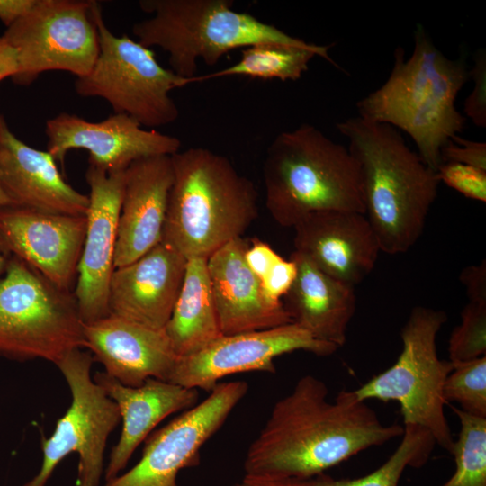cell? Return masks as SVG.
<instances>
[{
	"label": "cell",
	"mask_w": 486,
	"mask_h": 486,
	"mask_svg": "<svg viewBox=\"0 0 486 486\" xmlns=\"http://www.w3.org/2000/svg\"><path fill=\"white\" fill-rule=\"evenodd\" d=\"M328 395L322 380L306 374L274 403L247 451L244 481L308 479L402 436L403 426L383 424L354 391Z\"/></svg>",
	"instance_id": "1"
},
{
	"label": "cell",
	"mask_w": 486,
	"mask_h": 486,
	"mask_svg": "<svg viewBox=\"0 0 486 486\" xmlns=\"http://www.w3.org/2000/svg\"><path fill=\"white\" fill-rule=\"evenodd\" d=\"M361 173L364 215L389 255L409 251L421 237L439 185L394 127L359 116L337 124Z\"/></svg>",
	"instance_id": "2"
},
{
	"label": "cell",
	"mask_w": 486,
	"mask_h": 486,
	"mask_svg": "<svg viewBox=\"0 0 486 486\" xmlns=\"http://www.w3.org/2000/svg\"><path fill=\"white\" fill-rule=\"evenodd\" d=\"M469 78L465 59L446 57L418 24L410 58L396 48L388 79L356 104L358 116L406 132L424 163L436 171L442 148L464 127L455 100Z\"/></svg>",
	"instance_id": "3"
},
{
	"label": "cell",
	"mask_w": 486,
	"mask_h": 486,
	"mask_svg": "<svg viewBox=\"0 0 486 486\" xmlns=\"http://www.w3.org/2000/svg\"><path fill=\"white\" fill-rule=\"evenodd\" d=\"M174 180L162 242L186 259H207L242 235L258 217L254 183L207 148L171 156Z\"/></svg>",
	"instance_id": "4"
},
{
	"label": "cell",
	"mask_w": 486,
	"mask_h": 486,
	"mask_svg": "<svg viewBox=\"0 0 486 486\" xmlns=\"http://www.w3.org/2000/svg\"><path fill=\"white\" fill-rule=\"evenodd\" d=\"M262 172L266 209L283 227L293 228L318 212L364 214L356 160L311 124L279 133L266 150Z\"/></svg>",
	"instance_id": "5"
},
{
	"label": "cell",
	"mask_w": 486,
	"mask_h": 486,
	"mask_svg": "<svg viewBox=\"0 0 486 486\" xmlns=\"http://www.w3.org/2000/svg\"><path fill=\"white\" fill-rule=\"evenodd\" d=\"M232 0H141L150 17L132 25L142 45L168 54L171 70L181 77L196 76L197 61L214 66L228 52L261 42L296 47L312 43L232 8Z\"/></svg>",
	"instance_id": "6"
},
{
	"label": "cell",
	"mask_w": 486,
	"mask_h": 486,
	"mask_svg": "<svg viewBox=\"0 0 486 486\" xmlns=\"http://www.w3.org/2000/svg\"><path fill=\"white\" fill-rule=\"evenodd\" d=\"M84 321L72 292L15 256L0 277V356L57 364L85 347Z\"/></svg>",
	"instance_id": "7"
},
{
	"label": "cell",
	"mask_w": 486,
	"mask_h": 486,
	"mask_svg": "<svg viewBox=\"0 0 486 486\" xmlns=\"http://www.w3.org/2000/svg\"><path fill=\"white\" fill-rule=\"evenodd\" d=\"M446 320L443 310L414 307L401 328L402 348L395 363L354 392L363 401L398 402L403 426L424 428L450 453L454 439L445 414L444 385L454 364L439 358L436 343Z\"/></svg>",
	"instance_id": "8"
},
{
	"label": "cell",
	"mask_w": 486,
	"mask_h": 486,
	"mask_svg": "<svg viewBox=\"0 0 486 486\" xmlns=\"http://www.w3.org/2000/svg\"><path fill=\"white\" fill-rule=\"evenodd\" d=\"M99 54L90 72L77 77L75 90L82 97H99L112 108L137 121L143 128L170 124L179 109L170 95L176 88L194 83L165 68L154 52L124 34L114 35L107 27L100 4L92 2Z\"/></svg>",
	"instance_id": "9"
},
{
	"label": "cell",
	"mask_w": 486,
	"mask_h": 486,
	"mask_svg": "<svg viewBox=\"0 0 486 486\" xmlns=\"http://www.w3.org/2000/svg\"><path fill=\"white\" fill-rule=\"evenodd\" d=\"M93 356L77 348L56 365L72 397L52 435L42 442L43 459L39 472L22 486H46L58 464L68 454H78L76 486H98L104 472L107 439L121 421L117 404L91 377Z\"/></svg>",
	"instance_id": "10"
},
{
	"label": "cell",
	"mask_w": 486,
	"mask_h": 486,
	"mask_svg": "<svg viewBox=\"0 0 486 486\" xmlns=\"http://www.w3.org/2000/svg\"><path fill=\"white\" fill-rule=\"evenodd\" d=\"M92 0H37L2 37L14 49V84L28 86L42 73L87 75L99 54Z\"/></svg>",
	"instance_id": "11"
},
{
	"label": "cell",
	"mask_w": 486,
	"mask_h": 486,
	"mask_svg": "<svg viewBox=\"0 0 486 486\" xmlns=\"http://www.w3.org/2000/svg\"><path fill=\"white\" fill-rule=\"evenodd\" d=\"M243 381L219 382L210 395L146 438L140 461L104 486H178L177 475L200 463L202 446L244 398Z\"/></svg>",
	"instance_id": "12"
},
{
	"label": "cell",
	"mask_w": 486,
	"mask_h": 486,
	"mask_svg": "<svg viewBox=\"0 0 486 486\" xmlns=\"http://www.w3.org/2000/svg\"><path fill=\"white\" fill-rule=\"evenodd\" d=\"M338 349L334 345L316 339L293 322L223 335L202 350L180 356L168 382L211 392L218 381L228 375L251 371L274 374V359L279 356L306 351L328 356Z\"/></svg>",
	"instance_id": "13"
},
{
	"label": "cell",
	"mask_w": 486,
	"mask_h": 486,
	"mask_svg": "<svg viewBox=\"0 0 486 486\" xmlns=\"http://www.w3.org/2000/svg\"><path fill=\"white\" fill-rule=\"evenodd\" d=\"M45 133L47 151L56 162L63 165L68 151L85 149L89 152V165L107 173L124 171L139 159L172 156L181 147L178 138L145 129L122 113L92 122L60 112L46 122Z\"/></svg>",
	"instance_id": "14"
},
{
	"label": "cell",
	"mask_w": 486,
	"mask_h": 486,
	"mask_svg": "<svg viewBox=\"0 0 486 486\" xmlns=\"http://www.w3.org/2000/svg\"><path fill=\"white\" fill-rule=\"evenodd\" d=\"M86 231V216L0 207V252L15 256L57 287L71 292Z\"/></svg>",
	"instance_id": "15"
},
{
	"label": "cell",
	"mask_w": 486,
	"mask_h": 486,
	"mask_svg": "<svg viewBox=\"0 0 486 486\" xmlns=\"http://www.w3.org/2000/svg\"><path fill=\"white\" fill-rule=\"evenodd\" d=\"M124 172L107 173L89 165L86 173L89 207L73 292L84 323L110 314L109 284L114 270Z\"/></svg>",
	"instance_id": "16"
},
{
	"label": "cell",
	"mask_w": 486,
	"mask_h": 486,
	"mask_svg": "<svg viewBox=\"0 0 486 486\" xmlns=\"http://www.w3.org/2000/svg\"><path fill=\"white\" fill-rule=\"evenodd\" d=\"M293 230L294 251L320 271L354 287L373 271L381 252L377 237L362 212H313Z\"/></svg>",
	"instance_id": "17"
},
{
	"label": "cell",
	"mask_w": 486,
	"mask_h": 486,
	"mask_svg": "<svg viewBox=\"0 0 486 486\" xmlns=\"http://www.w3.org/2000/svg\"><path fill=\"white\" fill-rule=\"evenodd\" d=\"M85 347L105 373L130 387L148 378L169 381L179 356L165 330L109 314L84 324Z\"/></svg>",
	"instance_id": "18"
},
{
	"label": "cell",
	"mask_w": 486,
	"mask_h": 486,
	"mask_svg": "<svg viewBox=\"0 0 486 486\" xmlns=\"http://www.w3.org/2000/svg\"><path fill=\"white\" fill-rule=\"evenodd\" d=\"M187 259L160 242L135 261L114 268L109 284L110 314L165 328L184 281Z\"/></svg>",
	"instance_id": "19"
},
{
	"label": "cell",
	"mask_w": 486,
	"mask_h": 486,
	"mask_svg": "<svg viewBox=\"0 0 486 486\" xmlns=\"http://www.w3.org/2000/svg\"><path fill=\"white\" fill-rule=\"evenodd\" d=\"M0 184L18 206L55 214L86 216L89 198L74 189L46 150L18 139L0 113Z\"/></svg>",
	"instance_id": "20"
},
{
	"label": "cell",
	"mask_w": 486,
	"mask_h": 486,
	"mask_svg": "<svg viewBox=\"0 0 486 486\" xmlns=\"http://www.w3.org/2000/svg\"><path fill=\"white\" fill-rule=\"evenodd\" d=\"M173 180L171 156L139 159L126 168L114 268L135 261L162 241Z\"/></svg>",
	"instance_id": "21"
},
{
	"label": "cell",
	"mask_w": 486,
	"mask_h": 486,
	"mask_svg": "<svg viewBox=\"0 0 486 486\" xmlns=\"http://www.w3.org/2000/svg\"><path fill=\"white\" fill-rule=\"evenodd\" d=\"M248 241L238 238L207 258V269L223 335L271 328L292 322L284 302L274 303L245 259Z\"/></svg>",
	"instance_id": "22"
},
{
	"label": "cell",
	"mask_w": 486,
	"mask_h": 486,
	"mask_svg": "<svg viewBox=\"0 0 486 486\" xmlns=\"http://www.w3.org/2000/svg\"><path fill=\"white\" fill-rule=\"evenodd\" d=\"M94 380L117 404L122 421L119 441L111 451L104 472L105 481L119 475L159 422L173 413L193 408L199 397L196 389L156 378H148L139 387L123 385L105 372L96 373Z\"/></svg>",
	"instance_id": "23"
},
{
	"label": "cell",
	"mask_w": 486,
	"mask_h": 486,
	"mask_svg": "<svg viewBox=\"0 0 486 486\" xmlns=\"http://www.w3.org/2000/svg\"><path fill=\"white\" fill-rule=\"evenodd\" d=\"M290 258L297 271L283 302L292 322L339 348L356 312L355 287L320 271L296 251Z\"/></svg>",
	"instance_id": "24"
},
{
	"label": "cell",
	"mask_w": 486,
	"mask_h": 486,
	"mask_svg": "<svg viewBox=\"0 0 486 486\" xmlns=\"http://www.w3.org/2000/svg\"><path fill=\"white\" fill-rule=\"evenodd\" d=\"M165 330L179 357L194 354L223 336L207 259H187L182 287Z\"/></svg>",
	"instance_id": "25"
},
{
	"label": "cell",
	"mask_w": 486,
	"mask_h": 486,
	"mask_svg": "<svg viewBox=\"0 0 486 486\" xmlns=\"http://www.w3.org/2000/svg\"><path fill=\"white\" fill-rule=\"evenodd\" d=\"M329 47L313 43L309 47L273 42L253 44L242 50L239 60L234 65L208 75L195 76L194 83L231 76L295 81L308 70L316 56L337 66L328 55Z\"/></svg>",
	"instance_id": "26"
},
{
	"label": "cell",
	"mask_w": 486,
	"mask_h": 486,
	"mask_svg": "<svg viewBox=\"0 0 486 486\" xmlns=\"http://www.w3.org/2000/svg\"><path fill=\"white\" fill-rule=\"evenodd\" d=\"M403 428L401 440L391 456L377 469L364 476L335 479L323 472L303 480L248 483L254 486H398L406 468L425 465L436 445L433 436L424 428L417 425Z\"/></svg>",
	"instance_id": "27"
},
{
	"label": "cell",
	"mask_w": 486,
	"mask_h": 486,
	"mask_svg": "<svg viewBox=\"0 0 486 486\" xmlns=\"http://www.w3.org/2000/svg\"><path fill=\"white\" fill-rule=\"evenodd\" d=\"M460 429L449 454L455 470L440 486H486V418L476 417L452 407Z\"/></svg>",
	"instance_id": "28"
},
{
	"label": "cell",
	"mask_w": 486,
	"mask_h": 486,
	"mask_svg": "<svg viewBox=\"0 0 486 486\" xmlns=\"http://www.w3.org/2000/svg\"><path fill=\"white\" fill-rule=\"evenodd\" d=\"M453 364L444 385L446 403L457 402L462 411L486 418V356Z\"/></svg>",
	"instance_id": "29"
},
{
	"label": "cell",
	"mask_w": 486,
	"mask_h": 486,
	"mask_svg": "<svg viewBox=\"0 0 486 486\" xmlns=\"http://www.w3.org/2000/svg\"><path fill=\"white\" fill-rule=\"evenodd\" d=\"M452 363L486 356V300H469L461 322L452 331L448 344Z\"/></svg>",
	"instance_id": "30"
},
{
	"label": "cell",
	"mask_w": 486,
	"mask_h": 486,
	"mask_svg": "<svg viewBox=\"0 0 486 486\" xmlns=\"http://www.w3.org/2000/svg\"><path fill=\"white\" fill-rule=\"evenodd\" d=\"M444 183L466 198L486 202V171L458 163H442L436 171Z\"/></svg>",
	"instance_id": "31"
},
{
	"label": "cell",
	"mask_w": 486,
	"mask_h": 486,
	"mask_svg": "<svg viewBox=\"0 0 486 486\" xmlns=\"http://www.w3.org/2000/svg\"><path fill=\"white\" fill-rule=\"evenodd\" d=\"M474 86L464 103V113L478 127H486V51L479 49L470 69Z\"/></svg>",
	"instance_id": "32"
},
{
	"label": "cell",
	"mask_w": 486,
	"mask_h": 486,
	"mask_svg": "<svg viewBox=\"0 0 486 486\" xmlns=\"http://www.w3.org/2000/svg\"><path fill=\"white\" fill-rule=\"evenodd\" d=\"M442 163L472 166L486 171V143L454 136L441 149Z\"/></svg>",
	"instance_id": "33"
},
{
	"label": "cell",
	"mask_w": 486,
	"mask_h": 486,
	"mask_svg": "<svg viewBox=\"0 0 486 486\" xmlns=\"http://www.w3.org/2000/svg\"><path fill=\"white\" fill-rule=\"evenodd\" d=\"M460 281L465 287L468 300H486V263L471 265L460 274Z\"/></svg>",
	"instance_id": "34"
},
{
	"label": "cell",
	"mask_w": 486,
	"mask_h": 486,
	"mask_svg": "<svg viewBox=\"0 0 486 486\" xmlns=\"http://www.w3.org/2000/svg\"><path fill=\"white\" fill-rule=\"evenodd\" d=\"M37 0H0V21L6 28L13 25L34 6Z\"/></svg>",
	"instance_id": "35"
},
{
	"label": "cell",
	"mask_w": 486,
	"mask_h": 486,
	"mask_svg": "<svg viewBox=\"0 0 486 486\" xmlns=\"http://www.w3.org/2000/svg\"><path fill=\"white\" fill-rule=\"evenodd\" d=\"M17 71V58L14 49L0 36V82L14 76Z\"/></svg>",
	"instance_id": "36"
},
{
	"label": "cell",
	"mask_w": 486,
	"mask_h": 486,
	"mask_svg": "<svg viewBox=\"0 0 486 486\" xmlns=\"http://www.w3.org/2000/svg\"><path fill=\"white\" fill-rule=\"evenodd\" d=\"M13 205L0 184V207Z\"/></svg>",
	"instance_id": "37"
},
{
	"label": "cell",
	"mask_w": 486,
	"mask_h": 486,
	"mask_svg": "<svg viewBox=\"0 0 486 486\" xmlns=\"http://www.w3.org/2000/svg\"><path fill=\"white\" fill-rule=\"evenodd\" d=\"M6 261L7 257L2 252H0V277L4 271Z\"/></svg>",
	"instance_id": "38"
},
{
	"label": "cell",
	"mask_w": 486,
	"mask_h": 486,
	"mask_svg": "<svg viewBox=\"0 0 486 486\" xmlns=\"http://www.w3.org/2000/svg\"><path fill=\"white\" fill-rule=\"evenodd\" d=\"M231 486H254V485H252V484H250V483H248V482L242 480V482L235 483V484H233Z\"/></svg>",
	"instance_id": "39"
}]
</instances>
